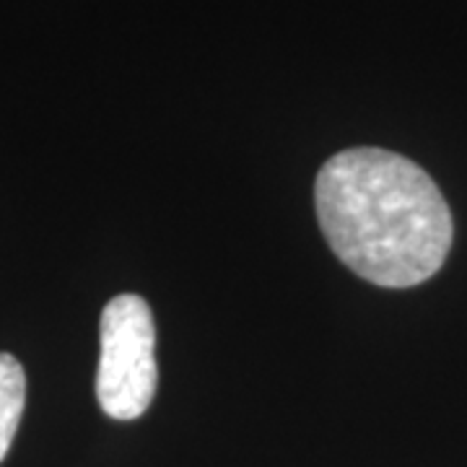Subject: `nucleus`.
<instances>
[{"instance_id": "f257e3e1", "label": "nucleus", "mask_w": 467, "mask_h": 467, "mask_svg": "<svg viewBox=\"0 0 467 467\" xmlns=\"http://www.w3.org/2000/svg\"><path fill=\"white\" fill-rule=\"evenodd\" d=\"M322 234L358 278L410 288L441 270L454 239L451 211L416 161L384 149H346L319 169Z\"/></svg>"}, {"instance_id": "f03ea898", "label": "nucleus", "mask_w": 467, "mask_h": 467, "mask_svg": "<svg viewBox=\"0 0 467 467\" xmlns=\"http://www.w3.org/2000/svg\"><path fill=\"white\" fill-rule=\"evenodd\" d=\"M97 400L115 420H135L149 410L159 384L156 322L149 301L119 294L101 312Z\"/></svg>"}, {"instance_id": "7ed1b4c3", "label": "nucleus", "mask_w": 467, "mask_h": 467, "mask_svg": "<svg viewBox=\"0 0 467 467\" xmlns=\"http://www.w3.org/2000/svg\"><path fill=\"white\" fill-rule=\"evenodd\" d=\"M26 400V377L24 367L11 353H0V462L14 444L18 420Z\"/></svg>"}]
</instances>
